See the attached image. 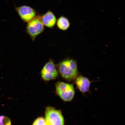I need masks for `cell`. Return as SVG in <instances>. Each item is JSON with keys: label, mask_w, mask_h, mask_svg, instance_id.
Masks as SVG:
<instances>
[{"label": "cell", "mask_w": 125, "mask_h": 125, "mask_svg": "<svg viewBox=\"0 0 125 125\" xmlns=\"http://www.w3.org/2000/svg\"><path fill=\"white\" fill-rule=\"evenodd\" d=\"M32 125H47L45 119L42 117L37 118L34 121Z\"/></svg>", "instance_id": "11"}, {"label": "cell", "mask_w": 125, "mask_h": 125, "mask_svg": "<svg viewBox=\"0 0 125 125\" xmlns=\"http://www.w3.org/2000/svg\"><path fill=\"white\" fill-rule=\"evenodd\" d=\"M45 116L47 125H64V120L62 112L53 107H47Z\"/></svg>", "instance_id": "3"}, {"label": "cell", "mask_w": 125, "mask_h": 125, "mask_svg": "<svg viewBox=\"0 0 125 125\" xmlns=\"http://www.w3.org/2000/svg\"><path fill=\"white\" fill-rule=\"evenodd\" d=\"M44 30V26L42 21L41 16H38L28 22L26 27V32L33 41Z\"/></svg>", "instance_id": "4"}, {"label": "cell", "mask_w": 125, "mask_h": 125, "mask_svg": "<svg viewBox=\"0 0 125 125\" xmlns=\"http://www.w3.org/2000/svg\"><path fill=\"white\" fill-rule=\"evenodd\" d=\"M56 92L61 99L65 102H69L74 98L75 91L73 84L59 82L56 84Z\"/></svg>", "instance_id": "2"}, {"label": "cell", "mask_w": 125, "mask_h": 125, "mask_svg": "<svg viewBox=\"0 0 125 125\" xmlns=\"http://www.w3.org/2000/svg\"><path fill=\"white\" fill-rule=\"evenodd\" d=\"M57 67L61 76L66 81L74 80L78 76L77 63L74 59H64L58 64Z\"/></svg>", "instance_id": "1"}, {"label": "cell", "mask_w": 125, "mask_h": 125, "mask_svg": "<svg viewBox=\"0 0 125 125\" xmlns=\"http://www.w3.org/2000/svg\"><path fill=\"white\" fill-rule=\"evenodd\" d=\"M53 61L50 60L45 64L41 71L42 79L46 81L55 79L58 77L59 73Z\"/></svg>", "instance_id": "5"}, {"label": "cell", "mask_w": 125, "mask_h": 125, "mask_svg": "<svg viewBox=\"0 0 125 125\" xmlns=\"http://www.w3.org/2000/svg\"><path fill=\"white\" fill-rule=\"evenodd\" d=\"M56 23L58 28L63 31L67 30L70 26L69 20L66 17L63 16L59 17L57 20Z\"/></svg>", "instance_id": "9"}, {"label": "cell", "mask_w": 125, "mask_h": 125, "mask_svg": "<svg viewBox=\"0 0 125 125\" xmlns=\"http://www.w3.org/2000/svg\"><path fill=\"white\" fill-rule=\"evenodd\" d=\"M75 83L81 93H85L89 90L91 82L88 78L82 75H78L75 79Z\"/></svg>", "instance_id": "7"}, {"label": "cell", "mask_w": 125, "mask_h": 125, "mask_svg": "<svg viewBox=\"0 0 125 125\" xmlns=\"http://www.w3.org/2000/svg\"><path fill=\"white\" fill-rule=\"evenodd\" d=\"M41 18L44 26L48 28H53L57 22L55 15L51 11H48L44 15L41 16Z\"/></svg>", "instance_id": "8"}, {"label": "cell", "mask_w": 125, "mask_h": 125, "mask_svg": "<svg viewBox=\"0 0 125 125\" xmlns=\"http://www.w3.org/2000/svg\"><path fill=\"white\" fill-rule=\"evenodd\" d=\"M18 15L23 21L28 23L36 16V12L32 8L27 6L16 8Z\"/></svg>", "instance_id": "6"}, {"label": "cell", "mask_w": 125, "mask_h": 125, "mask_svg": "<svg viewBox=\"0 0 125 125\" xmlns=\"http://www.w3.org/2000/svg\"><path fill=\"white\" fill-rule=\"evenodd\" d=\"M0 125H11V121L8 117L0 115Z\"/></svg>", "instance_id": "10"}]
</instances>
